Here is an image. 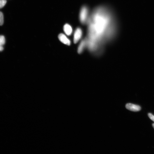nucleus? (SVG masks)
<instances>
[{
    "instance_id": "f257e3e1",
    "label": "nucleus",
    "mask_w": 154,
    "mask_h": 154,
    "mask_svg": "<svg viewBox=\"0 0 154 154\" xmlns=\"http://www.w3.org/2000/svg\"><path fill=\"white\" fill-rule=\"evenodd\" d=\"M101 9L94 12L90 20L89 31L92 35H96L102 34L108 29L110 25V17L107 12Z\"/></svg>"
},
{
    "instance_id": "f03ea898",
    "label": "nucleus",
    "mask_w": 154,
    "mask_h": 154,
    "mask_svg": "<svg viewBox=\"0 0 154 154\" xmlns=\"http://www.w3.org/2000/svg\"><path fill=\"white\" fill-rule=\"evenodd\" d=\"M88 10L87 8L84 7L81 11L80 14V19L81 22L84 24L86 22L88 17Z\"/></svg>"
},
{
    "instance_id": "7ed1b4c3",
    "label": "nucleus",
    "mask_w": 154,
    "mask_h": 154,
    "mask_svg": "<svg viewBox=\"0 0 154 154\" xmlns=\"http://www.w3.org/2000/svg\"><path fill=\"white\" fill-rule=\"evenodd\" d=\"M126 108L128 110L134 112H138L141 109L139 106L131 103L127 104L126 105Z\"/></svg>"
},
{
    "instance_id": "20e7f679",
    "label": "nucleus",
    "mask_w": 154,
    "mask_h": 154,
    "mask_svg": "<svg viewBox=\"0 0 154 154\" xmlns=\"http://www.w3.org/2000/svg\"><path fill=\"white\" fill-rule=\"evenodd\" d=\"M82 30L80 28L76 29L74 34V42L76 44L80 39L82 36Z\"/></svg>"
},
{
    "instance_id": "39448f33",
    "label": "nucleus",
    "mask_w": 154,
    "mask_h": 154,
    "mask_svg": "<svg viewBox=\"0 0 154 154\" xmlns=\"http://www.w3.org/2000/svg\"><path fill=\"white\" fill-rule=\"evenodd\" d=\"M58 38L59 40L64 44L68 45H70L71 41L70 40L63 34H59L58 36Z\"/></svg>"
},
{
    "instance_id": "423d86ee",
    "label": "nucleus",
    "mask_w": 154,
    "mask_h": 154,
    "mask_svg": "<svg viewBox=\"0 0 154 154\" xmlns=\"http://www.w3.org/2000/svg\"><path fill=\"white\" fill-rule=\"evenodd\" d=\"M63 30L64 33L67 36H70L72 33V28L70 25L66 24L64 26Z\"/></svg>"
},
{
    "instance_id": "0eeeda50",
    "label": "nucleus",
    "mask_w": 154,
    "mask_h": 154,
    "mask_svg": "<svg viewBox=\"0 0 154 154\" xmlns=\"http://www.w3.org/2000/svg\"><path fill=\"white\" fill-rule=\"evenodd\" d=\"M86 43L85 41H82L79 45L78 49V52L79 53L82 52L84 49L85 45Z\"/></svg>"
},
{
    "instance_id": "6e6552de",
    "label": "nucleus",
    "mask_w": 154,
    "mask_h": 154,
    "mask_svg": "<svg viewBox=\"0 0 154 154\" xmlns=\"http://www.w3.org/2000/svg\"><path fill=\"white\" fill-rule=\"evenodd\" d=\"M6 41L4 36H0V45L3 46L5 43Z\"/></svg>"
},
{
    "instance_id": "1a4fd4ad",
    "label": "nucleus",
    "mask_w": 154,
    "mask_h": 154,
    "mask_svg": "<svg viewBox=\"0 0 154 154\" xmlns=\"http://www.w3.org/2000/svg\"><path fill=\"white\" fill-rule=\"evenodd\" d=\"M4 23V15L2 12L0 11V26H2Z\"/></svg>"
},
{
    "instance_id": "9d476101",
    "label": "nucleus",
    "mask_w": 154,
    "mask_h": 154,
    "mask_svg": "<svg viewBox=\"0 0 154 154\" xmlns=\"http://www.w3.org/2000/svg\"><path fill=\"white\" fill-rule=\"evenodd\" d=\"M6 2V0H0V9L4 7Z\"/></svg>"
},
{
    "instance_id": "9b49d317",
    "label": "nucleus",
    "mask_w": 154,
    "mask_h": 154,
    "mask_svg": "<svg viewBox=\"0 0 154 154\" xmlns=\"http://www.w3.org/2000/svg\"><path fill=\"white\" fill-rule=\"evenodd\" d=\"M148 116L149 118L154 122V116L151 113H149L148 114Z\"/></svg>"
},
{
    "instance_id": "f8f14e48",
    "label": "nucleus",
    "mask_w": 154,
    "mask_h": 154,
    "mask_svg": "<svg viewBox=\"0 0 154 154\" xmlns=\"http://www.w3.org/2000/svg\"><path fill=\"white\" fill-rule=\"evenodd\" d=\"M3 49H4V48H3V46L0 45V51H2Z\"/></svg>"
},
{
    "instance_id": "ddd939ff",
    "label": "nucleus",
    "mask_w": 154,
    "mask_h": 154,
    "mask_svg": "<svg viewBox=\"0 0 154 154\" xmlns=\"http://www.w3.org/2000/svg\"><path fill=\"white\" fill-rule=\"evenodd\" d=\"M152 126H153V127L154 128V123L153 124V125H152Z\"/></svg>"
}]
</instances>
